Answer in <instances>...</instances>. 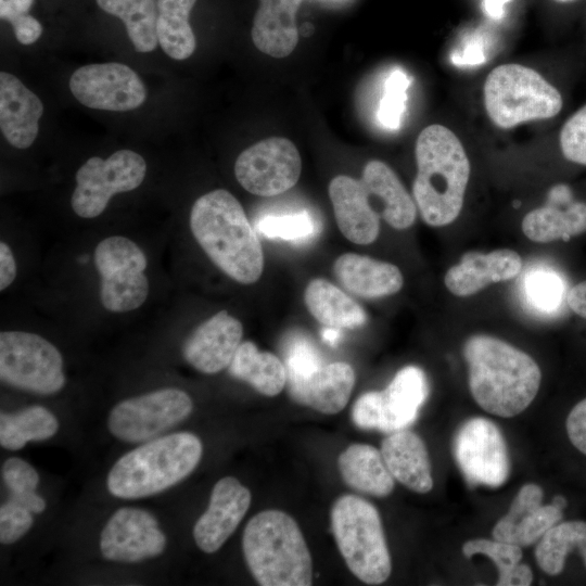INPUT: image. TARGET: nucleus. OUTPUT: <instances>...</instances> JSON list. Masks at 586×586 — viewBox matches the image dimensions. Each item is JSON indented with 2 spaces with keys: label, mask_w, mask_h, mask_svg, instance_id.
<instances>
[{
  "label": "nucleus",
  "mask_w": 586,
  "mask_h": 586,
  "mask_svg": "<svg viewBox=\"0 0 586 586\" xmlns=\"http://www.w3.org/2000/svg\"><path fill=\"white\" fill-rule=\"evenodd\" d=\"M463 356L470 392L485 411L514 417L535 398L542 372L523 351L495 336L476 334L466 341Z\"/></svg>",
  "instance_id": "f257e3e1"
},
{
  "label": "nucleus",
  "mask_w": 586,
  "mask_h": 586,
  "mask_svg": "<svg viewBox=\"0 0 586 586\" xmlns=\"http://www.w3.org/2000/svg\"><path fill=\"white\" fill-rule=\"evenodd\" d=\"M190 228L209 259L233 280L251 284L264 269L262 245L240 202L227 190L200 196L190 213Z\"/></svg>",
  "instance_id": "f03ea898"
},
{
  "label": "nucleus",
  "mask_w": 586,
  "mask_h": 586,
  "mask_svg": "<svg viewBox=\"0 0 586 586\" xmlns=\"http://www.w3.org/2000/svg\"><path fill=\"white\" fill-rule=\"evenodd\" d=\"M417 175L412 193L422 219L432 227L451 224L460 214L470 177V162L447 127H425L416 141Z\"/></svg>",
  "instance_id": "7ed1b4c3"
},
{
  "label": "nucleus",
  "mask_w": 586,
  "mask_h": 586,
  "mask_svg": "<svg viewBox=\"0 0 586 586\" xmlns=\"http://www.w3.org/2000/svg\"><path fill=\"white\" fill-rule=\"evenodd\" d=\"M242 548L259 585H311V556L298 524L288 513L269 509L252 517L243 532Z\"/></svg>",
  "instance_id": "20e7f679"
},
{
  "label": "nucleus",
  "mask_w": 586,
  "mask_h": 586,
  "mask_svg": "<svg viewBox=\"0 0 586 586\" xmlns=\"http://www.w3.org/2000/svg\"><path fill=\"white\" fill-rule=\"evenodd\" d=\"M203 453L200 438L190 432L157 437L122 456L106 479L110 493L136 499L157 494L187 477Z\"/></svg>",
  "instance_id": "39448f33"
},
{
  "label": "nucleus",
  "mask_w": 586,
  "mask_h": 586,
  "mask_svg": "<svg viewBox=\"0 0 586 586\" xmlns=\"http://www.w3.org/2000/svg\"><path fill=\"white\" fill-rule=\"evenodd\" d=\"M331 527L349 571L361 582L379 585L392 571L377 508L355 495L340 496L331 509Z\"/></svg>",
  "instance_id": "423d86ee"
},
{
  "label": "nucleus",
  "mask_w": 586,
  "mask_h": 586,
  "mask_svg": "<svg viewBox=\"0 0 586 586\" xmlns=\"http://www.w3.org/2000/svg\"><path fill=\"white\" fill-rule=\"evenodd\" d=\"M484 106L499 128L537 119H548L562 109V95L535 69L521 64H502L486 77Z\"/></svg>",
  "instance_id": "0eeeda50"
},
{
  "label": "nucleus",
  "mask_w": 586,
  "mask_h": 586,
  "mask_svg": "<svg viewBox=\"0 0 586 586\" xmlns=\"http://www.w3.org/2000/svg\"><path fill=\"white\" fill-rule=\"evenodd\" d=\"M0 377L14 387L50 395L65 384L63 358L42 336L24 331L0 333Z\"/></svg>",
  "instance_id": "6e6552de"
},
{
  "label": "nucleus",
  "mask_w": 586,
  "mask_h": 586,
  "mask_svg": "<svg viewBox=\"0 0 586 586\" xmlns=\"http://www.w3.org/2000/svg\"><path fill=\"white\" fill-rule=\"evenodd\" d=\"M93 260L100 273V300L112 313H126L140 307L149 294L144 275L146 257L130 239L122 235L100 241Z\"/></svg>",
  "instance_id": "1a4fd4ad"
},
{
  "label": "nucleus",
  "mask_w": 586,
  "mask_h": 586,
  "mask_svg": "<svg viewBox=\"0 0 586 586\" xmlns=\"http://www.w3.org/2000/svg\"><path fill=\"white\" fill-rule=\"evenodd\" d=\"M145 171L143 157L130 150H119L106 160L90 157L75 176L73 211L82 218L101 215L114 194L138 188Z\"/></svg>",
  "instance_id": "9d476101"
},
{
  "label": "nucleus",
  "mask_w": 586,
  "mask_h": 586,
  "mask_svg": "<svg viewBox=\"0 0 586 586\" xmlns=\"http://www.w3.org/2000/svg\"><path fill=\"white\" fill-rule=\"evenodd\" d=\"M192 409L184 391L162 388L118 403L109 415L107 426L120 441L140 443L181 422Z\"/></svg>",
  "instance_id": "9b49d317"
},
{
  "label": "nucleus",
  "mask_w": 586,
  "mask_h": 586,
  "mask_svg": "<svg viewBox=\"0 0 586 586\" xmlns=\"http://www.w3.org/2000/svg\"><path fill=\"white\" fill-rule=\"evenodd\" d=\"M302 160L292 141L270 137L244 150L237 158L234 174L239 183L259 196L281 194L296 184Z\"/></svg>",
  "instance_id": "f8f14e48"
},
{
  "label": "nucleus",
  "mask_w": 586,
  "mask_h": 586,
  "mask_svg": "<svg viewBox=\"0 0 586 586\" xmlns=\"http://www.w3.org/2000/svg\"><path fill=\"white\" fill-rule=\"evenodd\" d=\"M456 461L471 484L502 485L509 475L507 445L497 425L476 417L466 421L454 438Z\"/></svg>",
  "instance_id": "ddd939ff"
},
{
  "label": "nucleus",
  "mask_w": 586,
  "mask_h": 586,
  "mask_svg": "<svg viewBox=\"0 0 586 586\" xmlns=\"http://www.w3.org/2000/svg\"><path fill=\"white\" fill-rule=\"evenodd\" d=\"M69 88L81 104L95 110L130 111L140 106L146 97L138 74L115 62L79 67L69 79Z\"/></svg>",
  "instance_id": "4468645a"
},
{
  "label": "nucleus",
  "mask_w": 586,
  "mask_h": 586,
  "mask_svg": "<svg viewBox=\"0 0 586 586\" xmlns=\"http://www.w3.org/2000/svg\"><path fill=\"white\" fill-rule=\"evenodd\" d=\"M166 536L149 511L123 507L106 522L100 536V550L110 561L133 563L160 556Z\"/></svg>",
  "instance_id": "2eb2a0df"
},
{
  "label": "nucleus",
  "mask_w": 586,
  "mask_h": 586,
  "mask_svg": "<svg viewBox=\"0 0 586 586\" xmlns=\"http://www.w3.org/2000/svg\"><path fill=\"white\" fill-rule=\"evenodd\" d=\"M251 505V492L233 476L220 479L213 487L209 505L193 527L198 547L217 551L237 530Z\"/></svg>",
  "instance_id": "dca6fc26"
},
{
  "label": "nucleus",
  "mask_w": 586,
  "mask_h": 586,
  "mask_svg": "<svg viewBox=\"0 0 586 586\" xmlns=\"http://www.w3.org/2000/svg\"><path fill=\"white\" fill-rule=\"evenodd\" d=\"M242 335V323L227 310H220L187 339L182 348L183 357L203 373H217L229 367Z\"/></svg>",
  "instance_id": "f3484780"
},
{
  "label": "nucleus",
  "mask_w": 586,
  "mask_h": 586,
  "mask_svg": "<svg viewBox=\"0 0 586 586\" xmlns=\"http://www.w3.org/2000/svg\"><path fill=\"white\" fill-rule=\"evenodd\" d=\"M289 394L301 405L321 413L340 412L348 403L355 385V372L344 361L321 365L307 375L286 377Z\"/></svg>",
  "instance_id": "a211bd4d"
},
{
  "label": "nucleus",
  "mask_w": 586,
  "mask_h": 586,
  "mask_svg": "<svg viewBox=\"0 0 586 586\" xmlns=\"http://www.w3.org/2000/svg\"><path fill=\"white\" fill-rule=\"evenodd\" d=\"M543 489L536 484L524 485L508 513L493 530L495 539L521 547L535 543L562 519V510L542 505Z\"/></svg>",
  "instance_id": "6ab92c4d"
},
{
  "label": "nucleus",
  "mask_w": 586,
  "mask_h": 586,
  "mask_svg": "<svg viewBox=\"0 0 586 586\" xmlns=\"http://www.w3.org/2000/svg\"><path fill=\"white\" fill-rule=\"evenodd\" d=\"M522 269L520 255L509 249L489 253L470 251L444 277L447 290L456 296L473 295L492 283L515 278Z\"/></svg>",
  "instance_id": "aec40b11"
},
{
  "label": "nucleus",
  "mask_w": 586,
  "mask_h": 586,
  "mask_svg": "<svg viewBox=\"0 0 586 586\" xmlns=\"http://www.w3.org/2000/svg\"><path fill=\"white\" fill-rule=\"evenodd\" d=\"M328 191L343 235L356 244L372 243L379 235L380 215L361 180L339 175L330 181Z\"/></svg>",
  "instance_id": "412c9836"
},
{
  "label": "nucleus",
  "mask_w": 586,
  "mask_h": 586,
  "mask_svg": "<svg viewBox=\"0 0 586 586\" xmlns=\"http://www.w3.org/2000/svg\"><path fill=\"white\" fill-rule=\"evenodd\" d=\"M43 113L40 99L12 74L0 73V127L10 144L26 149L38 135Z\"/></svg>",
  "instance_id": "4be33fe9"
},
{
  "label": "nucleus",
  "mask_w": 586,
  "mask_h": 586,
  "mask_svg": "<svg viewBox=\"0 0 586 586\" xmlns=\"http://www.w3.org/2000/svg\"><path fill=\"white\" fill-rule=\"evenodd\" d=\"M429 394V383L422 369L407 366L400 369L385 390L379 392V431L393 433L415 422Z\"/></svg>",
  "instance_id": "5701e85b"
},
{
  "label": "nucleus",
  "mask_w": 586,
  "mask_h": 586,
  "mask_svg": "<svg viewBox=\"0 0 586 586\" xmlns=\"http://www.w3.org/2000/svg\"><path fill=\"white\" fill-rule=\"evenodd\" d=\"M333 271L347 291L366 298L393 295L404 284L397 266L356 253L339 256Z\"/></svg>",
  "instance_id": "b1692460"
},
{
  "label": "nucleus",
  "mask_w": 586,
  "mask_h": 586,
  "mask_svg": "<svg viewBox=\"0 0 586 586\" xmlns=\"http://www.w3.org/2000/svg\"><path fill=\"white\" fill-rule=\"evenodd\" d=\"M381 454L392 476L407 488L424 494L433 480L424 442L411 431L390 433L381 444Z\"/></svg>",
  "instance_id": "393cba45"
},
{
  "label": "nucleus",
  "mask_w": 586,
  "mask_h": 586,
  "mask_svg": "<svg viewBox=\"0 0 586 586\" xmlns=\"http://www.w3.org/2000/svg\"><path fill=\"white\" fill-rule=\"evenodd\" d=\"M302 0H259L251 36L255 47L273 58H285L298 41L296 12Z\"/></svg>",
  "instance_id": "a878e982"
},
{
  "label": "nucleus",
  "mask_w": 586,
  "mask_h": 586,
  "mask_svg": "<svg viewBox=\"0 0 586 586\" xmlns=\"http://www.w3.org/2000/svg\"><path fill=\"white\" fill-rule=\"evenodd\" d=\"M361 182L369 195L381 202L380 216L391 227L403 230L412 226L416 204L390 166L377 160L368 162Z\"/></svg>",
  "instance_id": "bb28decb"
},
{
  "label": "nucleus",
  "mask_w": 586,
  "mask_h": 586,
  "mask_svg": "<svg viewBox=\"0 0 586 586\" xmlns=\"http://www.w3.org/2000/svg\"><path fill=\"white\" fill-rule=\"evenodd\" d=\"M337 467L343 481L352 488L377 497L390 495L394 477L381 450L368 444H352L341 453Z\"/></svg>",
  "instance_id": "cd10ccee"
},
{
  "label": "nucleus",
  "mask_w": 586,
  "mask_h": 586,
  "mask_svg": "<svg viewBox=\"0 0 586 586\" xmlns=\"http://www.w3.org/2000/svg\"><path fill=\"white\" fill-rule=\"evenodd\" d=\"M304 302L311 316L328 328L353 329L367 320L365 310L356 301L322 278L313 279L307 284Z\"/></svg>",
  "instance_id": "c85d7f7f"
},
{
  "label": "nucleus",
  "mask_w": 586,
  "mask_h": 586,
  "mask_svg": "<svg viewBox=\"0 0 586 586\" xmlns=\"http://www.w3.org/2000/svg\"><path fill=\"white\" fill-rule=\"evenodd\" d=\"M523 233L534 242L569 241L586 232V203L571 201L564 208L549 202L527 213L522 220Z\"/></svg>",
  "instance_id": "c756f323"
},
{
  "label": "nucleus",
  "mask_w": 586,
  "mask_h": 586,
  "mask_svg": "<svg viewBox=\"0 0 586 586\" xmlns=\"http://www.w3.org/2000/svg\"><path fill=\"white\" fill-rule=\"evenodd\" d=\"M228 371L266 396L278 395L286 384L284 364L276 355L259 351L251 341L240 344Z\"/></svg>",
  "instance_id": "7c9ffc66"
},
{
  "label": "nucleus",
  "mask_w": 586,
  "mask_h": 586,
  "mask_svg": "<svg viewBox=\"0 0 586 586\" xmlns=\"http://www.w3.org/2000/svg\"><path fill=\"white\" fill-rule=\"evenodd\" d=\"M196 0H157L156 33L161 48L174 60L188 59L195 50V37L189 24Z\"/></svg>",
  "instance_id": "2f4dec72"
},
{
  "label": "nucleus",
  "mask_w": 586,
  "mask_h": 586,
  "mask_svg": "<svg viewBox=\"0 0 586 586\" xmlns=\"http://www.w3.org/2000/svg\"><path fill=\"white\" fill-rule=\"evenodd\" d=\"M97 3L124 22L136 51L150 52L156 48L157 0H97Z\"/></svg>",
  "instance_id": "473e14b6"
},
{
  "label": "nucleus",
  "mask_w": 586,
  "mask_h": 586,
  "mask_svg": "<svg viewBox=\"0 0 586 586\" xmlns=\"http://www.w3.org/2000/svg\"><path fill=\"white\" fill-rule=\"evenodd\" d=\"M59 429L55 416L42 406H30L0 415V444L9 450L23 448L27 442L53 436Z\"/></svg>",
  "instance_id": "72a5a7b5"
},
{
  "label": "nucleus",
  "mask_w": 586,
  "mask_h": 586,
  "mask_svg": "<svg viewBox=\"0 0 586 586\" xmlns=\"http://www.w3.org/2000/svg\"><path fill=\"white\" fill-rule=\"evenodd\" d=\"M578 549L586 565V522L569 521L551 526L535 548L539 568L549 575L562 572L566 556Z\"/></svg>",
  "instance_id": "f704fd0d"
},
{
  "label": "nucleus",
  "mask_w": 586,
  "mask_h": 586,
  "mask_svg": "<svg viewBox=\"0 0 586 586\" xmlns=\"http://www.w3.org/2000/svg\"><path fill=\"white\" fill-rule=\"evenodd\" d=\"M565 282L553 269L533 267L522 281L523 297L530 308L547 315L555 313L566 297Z\"/></svg>",
  "instance_id": "c9c22d12"
},
{
  "label": "nucleus",
  "mask_w": 586,
  "mask_h": 586,
  "mask_svg": "<svg viewBox=\"0 0 586 586\" xmlns=\"http://www.w3.org/2000/svg\"><path fill=\"white\" fill-rule=\"evenodd\" d=\"M3 483L11 492V499L26 507L33 513L46 508L44 499L36 493L39 483L37 471L25 460L11 457L2 464Z\"/></svg>",
  "instance_id": "e433bc0d"
},
{
  "label": "nucleus",
  "mask_w": 586,
  "mask_h": 586,
  "mask_svg": "<svg viewBox=\"0 0 586 586\" xmlns=\"http://www.w3.org/2000/svg\"><path fill=\"white\" fill-rule=\"evenodd\" d=\"M462 552L467 558L482 553L491 558L496 564L499 577L497 585L509 586L512 573L522 558L521 546L501 542L498 539H472L462 546Z\"/></svg>",
  "instance_id": "4c0bfd02"
},
{
  "label": "nucleus",
  "mask_w": 586,
  "mask_h": 586,
  "mask_svg": "<svg viewBox=\"0 0 586 586\" xmlns=\"http://www.w3.org/2000/svg\"><path fill=\"white\" fill-rule=\"evenodd\" d=\"M257 230L269 239L301 242L308 240L316 231L315 220L307 212L282 215H267L256 225Z\"/></svg>",
  "instance_id": "58836bf2"
},
{
  "label": "nucleus",
  "mask_w": 586,
  "mask_h": 586,
  "mask_svg": "<svg viewBox=\"0 0 586 586\" xmlns=\"http://www.w3.org/2000/svg\"><path fill=\"white\" fill-rule=\"evenodd\" d=\"M410 84L407 74L400 69L392 72L384 85V93L379 104L378 118L388 129H397L405 112Z\"/></svg>",
  "instance_id": "ea45409f"
},
{
  "label": "nucleus",
  "mask_w": 586,
  "mask_h": 586,
  "mask_svg": "<svg viewBox=\"0 0 586 586\" xmlns=\"http://www.w3.org/2000/svg\"><path fill=\"white\" fill-rule=\"evenodd\" d=\"M559 142L568 161L586 166V104L565 120Z\"/></svg>",
  "instance_id": "a19ab883"
},
{
  "label": "nucleus",
  "mask_w": 586,
  "mask_h": 586,
  "mask_svg": "<svg viewBox=\"0 0 586 586\" xmlns=\"http://www.w3.org/2000/svg\"><path fill=\"white\" fill-rule=\"evenodd\" d=\"M31 511L13 499L0 507V542L10 545L24 536L33 525Z\"/></svg>",
  "instance_id": "79ce46f5"
},
{
  "label": "nucleus",
  "mask_w": 586,
  "mask_h": 586,
  "mask_svg": "<svg viewBox=\"0 0 586 586\" xmlns=\"http://www.w3.org/2000/svg\"><path fill=\"white\" fill-rule=\"evenodd\" d=\"M322 364L316 348L306 340L293 342L285 356L286 377L307 375Z\"/></svg>",
  "instance_id": "37998d69"
},
{
  "label": "nucleus",
  "mask_w": 586,
  "mask_h": 586,
  "mask_svg": "<svg viewBox=\"0 0 586 586\" xmlns=\"http://www.w3.org/2000/svg\"><path fill=\"white\" fill-rule=\"evenodd\" d=\"M352 420L362 430L379 429V392L371 391L362 394L355 402L352 409Z\"/></svg>",
  "instance_id": "c03bdc74"
},
{
  "label": "nucleus",
  "mask_w": 586,
  "mask_h": 586,
  "mask_svg": "<svg viewBox=\"0 0 586 586\" xmlns=\"http://www.w3.org/2000/svg\"><path fill=\"white\" fill-rule=\"evenodd\" d=\"M565 425L571 443L586 455V398L572 408Z\"/></svg>",
  "instance_id": "a18cd8bd"
},
{
  "label": "nucleus",
  "mask_w": 586,
  "mask_h": 586,
  "mask_svg": "<svg viewBox=\"0 0 586 586\" xmlns=\"http://www.w3.org/2000/svg\"><path fill=\"white\" fill-rule=\"evenodd\" d=\"M10 23L17 41L22 44L34 43L42 33L40 23L28 13L13 18Z\"/></svg>",
  "instance_id": "49530a36"
},
{
  "label": "nucleus",
  "mask_w": 586,
  "mask_h": 586,
  "mask_svg": "<svg viewBox=\"0 0 586 586\" xmlns=\"http://www.w3.org/2000/svg\"><path fill=\"white\" fill-rule=\"evenodd\" d=\"M16 265L13 253L5 242L0 243V290L7 289L15 279Z\"/></svg>",
  "instance_id": "de8ad7c7"
},
{
  "label": "nucleus",
  "mask_w": 586,
  "mask_h": 586,
  "mask_svg": "<svg viewBox=\"0 0 586 586\" xmlns=\"http://www.w3.org/2000/svg\"><path fill=\"white\" fill-rule=\"evenodd\" d=\"M565 300L573 313L586 319V280L572 286Z\"/></svg>",
  "instance_id": "09e8293b"
},
{
  "label": "nucleus",
  "mask_w": 586,
  "mask_h": 586,
  "mask_svg": "<svg viewBox=\"0 0 586 586\" xmlns=\"http://www.w3.org/2000/svg\"><path fill=\"white\" fill-rule=\"evenodd\" d=\"M33 0H0V16L11 22L13 18L27 14Z\"/></svg>",
  "instance_id": "8fccbe9b"
},
{
  "label": "nucleus",
  "mask_w": 586,
  "mask_h": 586,
  "mask_svg": "<svg viewBox=\"0 0 586 586\" xmlns=\"http://www.w3.org/2000/svg\"><path fill=\"white\" fill-rule=\"evenodd\" d=\"M453 63L458 65H475L484 62L482 49L475 43L467 46L461 53L453 54Z\"/></svg>",
  "instance_id": "3c124183"
},
{
  "label": "nucleus",
  "mask_w": 586,
  "mask_h": 586,
  "mask_svg": "<svg viewBox=\"0 0 586 586\" xmlns=\"http://www.w3.org/2000/svg\"><path fill=\"white\" fill-rule=\"evenodd\" d=\"M533 579V573L526 564L519 563L512 573L510 585L525 586L531 585ZM509 585V586H510Z\"/></svg>",
  "instance_id": "603ef678"
},
{
  "label": "nucleus",
  "mask_w": 586,
  "mask_h": 586,
  "mask_svg": "<svg viewBox=\"0 0 586 586\" xmlns=\"http://www.w3.org/2000/svg\"><path fill=\"white\" fill-rule=\"evenodd\" d=\"M509 0H484V11L493 18H500L504 14V5Z\"/></svg>",
  "instance_id": "864d4df0"
},
{
  "label": "nucleus",
  "mask_w": 586,
  "mask_h": 586,
  "mask_svg": "<svg viewBox=\"0 0 586 586\" xmlns=\"http://www.w3.org/2000/svg\"><path fill=\"white\" fill-rule=\"evenodd\" d=\"M340 329L326 327L321 333L322 340L330 345H335L340 337Z\"/></svg>",
  "instance_id": "5fc2aeb1"
},
{
  "label": "nucleus",
  "mask_w": 586,
  "mask_h": 586,
  "mask_svg": "<svg viewBox=\"0 0 586 586\" xmlns=\"http://www.w3.org/2000/svg\"><path fill=\"white\" fill-rule=\"evenodd\" d=\"M551 505L560 510H563L566 507V500L563 496L558 495L553 497Z\"/></svg>",
  "instance_id": "6e6d98bb"
},
{
  "label": "nucleus",
  "mask_w": 586,
  "mask_h": 586,
  "mask_svg": "<svg viewBox=\"0 0 586 586\" xmlns=\"http://www.w3.org/2000/svg\"><path fill=\"white\" fill-rule=\"evenodd\" d=\"M557 2H560V3H569V2H573L575 0H555Z\"/></svg>",
  "instance_id": "4d7b16f0"
}]
</instances>
